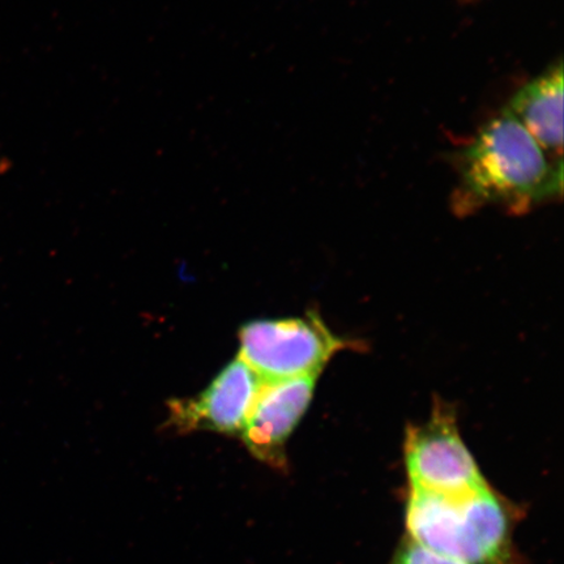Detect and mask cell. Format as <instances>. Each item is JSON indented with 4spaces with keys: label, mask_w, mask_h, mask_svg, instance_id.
<instances>
[{
    "label": "cell",
    "mask_w": 564,
    "mask_h": 564,
    "mask_svg": "<svg viewBox=\"0 0 564 564\" xmlns=\"http://www.w3.org/2000/svg\"><path fill=\"white\" fill-rule=\"evenodd\" d=\"M460 195L523 210L561 195L563 161L550 159L509 111L486 123L458 156Z\"/></svg>",
    "instance_id": "1"
},
{
    "label": "cell",
    "mask_w": 564,
    "mask_h": 564,
    "mask_svg": "<svg viewBox=\"0 0 564 564\" xmlns=\"http://www.w3.org/2000/svg\"><path fill=\"white\" fill-rule=\"evenodd\" d=\"M411 540L463 564H511V519L489 488L463 497L411 491Z\"/></svg>",
    "instance_id": "2"
},
{
    "label": "cell",
    "mask_w": 564,
    "mask_h": 564,
    "mask_svg": "<svg viewBox=\"0 0 564 564\" xmlns=\"http://www.w3.org/2000/svg\"><path fill=\"white\" fill-rule=\"evenodd\" d=\"M242 361L264 382L319 377L344 343L315 314L246 324L239 333Z\"/></svg>",
    "instance_id": "3"
},
{
    "label": "cell",
    "mask_w": 564,
    "mask_h": 564,
    "mask_svg": "<svg viewBox=\"0 0 564 564\" xmlns=\"http://www.w3.org/2000/svg\"><path fill=\"white\" fill-rule=\"evenodd\" d=\"M405 457L411 491L463 497L489 486L458 434L454 415L442 408L425 425L409 430Z\"/></svg>",
    "instance_id": "4"
},
{
    "label": "cell",
    "mask_w": 564,
    "mask_h": 564,
    "mask_svg": "<svg viewBox=\"0 0 564 564\" xmlns=\"http://www.w3.org/2000/svg\"><path fill=\"white\" fill-rule=\"evenodd\" d=\"M264 380L241 358L225 368L206 391L169 403L167 427L176 433L214 432L241 435Z\"/></svg>",
    "instance_id": "5"
},
{
    "label": "cell",
    "mask_w": 564,
    "mask_h": 564,
    "mask_svg": "<svg viewBox=\"0 0 564 564\" xmlns=\"http://www.w3.org/2000/svg\"><path fill=\"white\" fill-rule=\"evenodd\" d=\"M317 377L264 382L241 432L249 453L273 469L286 468L285 447L313 399Z\"/></svg>",
    "instance_id": "6"
},
{
    "label": "cell",
    "mask_w": 564,
    "mask_h": 564,
    "mask_svg": "<svg viewBox=\"0 0 564 564\" xmlns=\"http://www.w3.org/2000/svg\"><path fill=\"white\" fill-rule=\"evenodd\" d=\"M507 111L531 133L547 156L563 154V66L550 67L513 95Z\"/></svg>",
    "instance_id": "7"
},
{
    "label": "cell",
    "mask_w": 564,
    "mask_h": 564,
    "mask_svg": "<svg viewBox=\"0 0 564 564\" xmlns=\"http://www.w3.org/2000/svg\"><path fill=\"white\" fill-rule=\"evenodd\" d=\"M390 564H463L436 554L409 539L400 546Z\"/></svg>",
    "instance_id": "8"
}]
</instances>
